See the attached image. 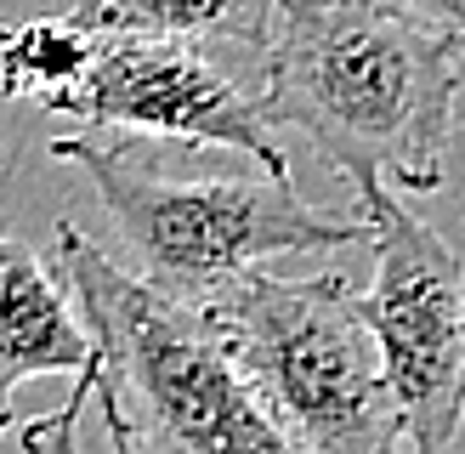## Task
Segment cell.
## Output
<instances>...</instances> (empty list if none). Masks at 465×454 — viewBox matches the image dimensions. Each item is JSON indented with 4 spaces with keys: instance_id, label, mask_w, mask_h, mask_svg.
Returning a JSON list of instances; mask_svg holds the SVG:
<instances>
[{
    "instance_id": "8992f818",
    "label": "cell",
    "mask_w": 465,
    "mask_h": 454,
    "mask_svg": "<svg viewBox=\"0 0 465 454\" xmlns=\"http://www.w3.org/2000/svg\"><path fill=\"white\" fill-rule=\"evenodd\" d=\"M57 114L85 131H143L182 148H232L272 176H290L262 91H244L204 40L103 29L85 80L57 103Z\"/></svg>"
},
{
    "instance_id": "7a4b0ae2",
    "label": "cell",
    "mask_w": 465,
    "mask_h": 454,
    "mask_svg": "<svg viewBox=\"0 0 465 454\" xmlns=\"http://www.w3.org/2000/svg\"><path fill=\"white\" fill-rule=\"evenodd\" d=\"M52 267L74 290V307L97 340V398L114 449H290L250 392L211 307L125 272L74 222L52 227Z\"/></svg>"
},
{
    "instance_id": "30bf717a",
    "label": "cell",
    "mask_w": 465,
    "mask_h": 454,
    "mask_svg": "<svg viewBox=\"0 0 465 454\" xmlns=\"http://www.w3.org/2000/svg\"><path fill=\"white\" fill-rule=\"evenodd\" d=\"M391 6H403V12H414V17H426L437 29L465 40V0H391Z\"/></svg>"
},
{
    "instance_id": "9c48e42d",
    "label": "cell",
    "mask_w": 465,
    "mask_h": 454,
    "mask_svg": "<svg viewBox=\"0 0 465 454\" xmlns=\"http://www.w3.org/2000/svg\"><path fill=\"white\" fill-rule=\"evenodd\" d=\"M97 40H103V29L80 23L74 12L35 17L12 35H0V97L40 103L57 114V103L85 80L91 57H97Z\"/></svg>"
},
{
    "instance_id": "277c9868",
    "label": "cell",
    "mask_w": 465,
    "mask_h": 454,
    "mask_svg": "<svg viewBox=\"0 0 465 454\" xmlns=\"http://www.w3.org/2000/svg\"><path fill=\"white\" fill-rule=\"evenodd\" d=\"M250 392L307 454H391L403 449V409L369 330L363 290L341 272L278 279L250 267L211 301Z\"/></svg>"
},
{
    "instance_id": "3957f363",
    "label": "cell",
    "mask_w": 465,
    "mask_h": 454,
    "mask_svg": "<svg viewBox=\"0 0 465 454\" xmlns=\"http://www.w3.org/2000/svg\"><path fill=\"white\" fill-rule=\"evenodd\" d=\"M52 153L80 165L91 193L103 199L114 233L125 239L143 279L182 301H211L239 272L272 256H312V250L369 244L363 211H323L301 199L290 176H199L182 182L148 165L125 143L103 136H52Z\"/></svg>"
},
{
    "instance_id": "52a82bcc",
    "label": "cell",
    "mask_w": 465,
    "mask_h": 454,
    "mask_svg": "<svg viewBox=\"0 0 465 454\" xmlns=\"http://www.w3.org/2000/svg\"><path fill=\"white\" fill-rule=\"evenodd\" d=\"M68 375V398L52 420L23 431L29 449H74V420L97 398V340L52 262L0 233V438L12 426V392L23 380Z\"/></svg>"
},
{
    "instance_id": "ba28073f",
    "label": "cell",
    "mask_w": 465,
    "mask_h": 454,
    "mask_svg": "<svg viewBox=\"0 0 465 454\" xmlns=\"http://www.w3.org/2000/svg\"><path fill=\"white\" fill-rule=\"evenodd\" d=\"M80 23L91 29H125V35H176L204 45H244L262 52L272 35L278 0H74Z\"/></svg>"
},
{
    "instance_id": "6da1fadb",
    "label": "cell",
    "mask_w": 465,
    "mask_h": 454,
    "mask_svg": "<svg viewBox=\"0 0 465 454\" xmlns=\"http://www.w3.org/2000/svg\"><path fill=\"white\" fill-rule=\"evenodd\" d=\"M465 40L391 0H278L262 103L369 199L386 182L437 193L449 176Z\"/></svg>"
},
{
    "instance_id": "5b68a950",
    "label": "cell",
    "mask_w": 465,
    "mask_h": 454,
    "mask_svg": "<svg viewBox=\"0 0 465 454\" xmlns=\"http://www.w3.org/2000/svg\"><path fill=\"white\" fill-rule=\"evenodd\" d=\"M358 211L375 250L363 312L403 409V449L437 454L465 426V262L386 188L358 199Z\"/></svg>"
}]
</instances>
